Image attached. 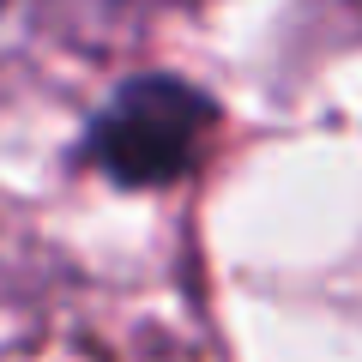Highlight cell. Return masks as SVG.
<instances>
[{
  "instance_id": "obj_1",
  "label": "cell",
  "mask_w": 362,
  "mask_h": 362,
  "mask_svg": "<svg viewBox=\"0 0 362 362\" xmlns=\"http://www.w3.org/2000/svg\"><path fill=\"white\" fill-rule=\"evenodd\" d=\"M211 127V103L181 78H127L90 121V157L121 187L175 181L199 163V145Z\"/></svg>"
}]
</instances>
